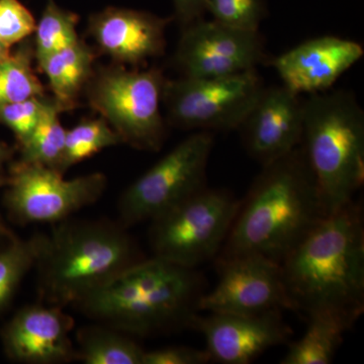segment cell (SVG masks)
Returning a JSON list of instances; mask_svg holds the SVG:
<instances>
[{"instance_id": "cell-1", "label": "cell", "mask_w": 364, "mask_h": 364, "mask_svg": "<svg viewBox=\"0 0 364 364\" xmlns=\"http://www.w3.org/2000/svg\"><path fill=\"white\" fill-rule=\"evenodd\" d=\"M291 310L354 324L364 309V229L352 200L323 218L279 263Z\"/></svg>"}, {"instance_id": "cell-2", "label": "cell", "mask_w": 364, "mask_h": 364, "mask_svg": "<svg viewBox=\"0 0 364 364\" xmlns=\"http://www.w3.org/2000/svg\"><path fill=\"white\" fill-rule=\"evenodd\" d=\"M328 215L299 147L263 166L220 250L219 261L258 255L280 263Z\"/></svg>"}, {"instance_id": "cell-3", "label": "cell", "mask_w": 364, "mask_h": 364, "mask_svg": "<svg viewBox=\"0 0 364 364\" xmlns=\"http://www.w3.org/2000/svg\"><path fill=\"white\" fill-rule=\"evenodd\" d=\"M198 289L193 268L154 256L117 273L74 306L93 322L147 337L189 326L198 311Z\"/></svg>"}, {"instance_id": "cell-4", "label": "cell", "mask_w": 364, "mask_h": 364, "mask_svg": "<svg viewBox=\"0 0 364 364\" xmlns=\"http://www.w3.org/2000/svg\"><path fill=\"white\" fill-rule=\"evenodd\" d=\"M54 225L51 233L38 235L35 263L39 298L48 305L75 306L142 260L121 223L69 218Z\"/></svg>"}, {"instance_id": "cell-5", "label": "cell", "mask_w": 364, "mask_h": 364, "mask_svg": "<svg viewBox=\"0 0 364 364\" xmlns=\"http://www.w3.org/2000/svg\"><path fill=\"white\" fill-rule=\"evenodd\" d=\"M299 149L328 214L351 203L364 179V114L345 91L303 102Z\"/></svg>"}, {"instance_id": "cell-6", "label": "cell", "mask_w": 364, "mask_h": 364, "mask_svg": "<svg viewBox=\"0 0 364 364\" xmlns=\"http://www.w3.org/2000/svg\"><path fill=\"white\" fill-rule=\"evenodd\" d=\"M240 202L229 191L203 188L151 220L155 257L195 268L214 257L226 240Z\"/></svg>"}, {"instance_id": "cell-7", "label": "cell", "mask_w": 364, "mask_h": 364, "mask_svg": "<svg viewBox=\"0 0 364 364\" xmlns=\"http://www.w3.org/2000/svg\"><path fill=\"white\" fill-rule=\"evenodd\" d=\"M165 82L156 69H107L91 83L90 104L122 142L136 149L157 151L165 136L161 114Z\"/></svg>"}, {"instance_id": "cell-8", "label": "cell", "mask_w": 364, "mask_h": 364, "mask_svg": "<svg viewBox=\"0 0 364 364\" xmlns=\"http://www.w3.org/2000/svg\"><path fill=\"white\" fill-rule=\"evenodd\" d=\"M213 136L198 132L182 141L124 191L119 202L124 227L156 218L205 188Z\"/></svg>"}, {"instance_id": "cell-9", "label": "cell", "mask_w": 364, "mask_h": 364, "mask_svg": "<svg viewBox=\"0 0 364 364\" xmlns=\"http://www.w3.org/2000/svg\"><path fill=\"white\" fill-rule=\"evenodd\" d=\"M264 90L255 69L215 78L166 81L163 102L169 119L189 130L239 129Z\"/></svg>"}, {"instance_id": "cell-10", "label": "cell", "mask_w": 364, "mask_h": 364, "mask_svg": "<svg viewBox=\"0 0 364 364\" xmlns=\"http://www.w3.org/2000/svg\"><path fill=\"white\" fill-rule=\"evenodd\" d=\"M107 186L100 172L65 179L57 170L18 161L11 166L4 203L16 224H57L97 203Z\"/></svg>"}, {"instance_id": "cell-11", "label": "cell", "mask_w": 364, "mask_h": 364, "mask_svg": "<svg viewBox=\"0 0 364 364\" xmlns=\"http://www.w3.org/2000/svg\"><path fill=\"white\" fill-rule=\"evenodd\" d=\"M220 279L210 293L200 296L198 311L259 315L291 310L279 263L258 255L219 261Z\"/></svg>"}, {"instance_id": "cell-12", "label": "cell", "mask_w": 364, "mask_h": 364, "mask_svg": "<svg viewBox=\"0 0 364 364\" xmlns=\"http://www.w3.org/2000/svg\"><path fill=\"white\" fill-rule=\"evenodd\" d=\"M263 58L259 33L202 18L184 26L176 61L186 77L215 78L252 70Z\"/></svg>"}, {"instance_id": "cell-13", "label": "cell", "mask_w": 364, "mask_h": 364, "mask_svg": "<svg viewBox=\"0 0 364 364\" xmlns=\"http://www.w3.org/2000/svg\"><path fill=\"white\" fill-rule=\"evenodd\" d=\"M74 318L61 306L41 303L23 306L0 332L6 358L26 364L75 360L70 333Z\"/></svg>"}, {"instance_id": "cell-14", "label": "cell", "mask_w": 364, "mask_h": 364, "mask_svg": "<svg viewBox=\"0 0 364 364\" xmlns=\"http://www.w3.org/2000/svg\"><path fill=\"white\" fill-rule=\"evenodd\" d=\"M279 312L259 315L196 314L189 327L202 333L212 359L225 364H248L267 349L286 343L291 336V328Z\"/></svg>"}, {"instance_id": "cell-15", "label": "cell", "mask_w": 364, "mask_h": 364, "mask_svg": "<svg viewBox=\"0 0 364 364\" xmlns=\"http://www.w3.org/2000/svg\"><path fill=\"white\" fill-rule=\"evenodd\" d=\"M303 121V102L282 85L263 90L239 129L249 154L265 166L299 147Z\"/></svg>"}, {"instance_id": "cell-16", "label": "cell", "mask_w": 364, "mask_h": 364, "mask_svg": "<svg viewBox=\"0 0 364 364\" xmlns=\"http://www.w3.org/2000/svg\"><path fill=\"white\" fill-rule=\"evenodd\" d=\"M354 41L332 36L306 41L273 62L284 87L296 95L325 92L344 72L363 58Z\"/></svg>"}, {"instance_id": "cell-17", "label": "cell", "mask_w": 364, "mask_h": 364, "mask_svg": "<svg viewBox=\"0 0 364 364\" xmlns=\"http://www.w3.org/2000/svg\"><path fill=\"white\" fill-rule=\"evenodd\" d=\"M168 21L146 11L107 7L91 16L88 31L112 59L140 64L164 52Z\"/></svg>"}, {"instance_id": "cell-18", "label": "cell", "mask_w": 364, "mask_h": 364, "mask_svg": "<svg viewBox=\"0 0 364 364\" xmlns=\"http://www.w3.org/2000/svg\"><path fill=\"white\" fill-rule=\"evenodd\" d=\"M75 360L85 364H143L145 350L131 335L95 322L76 333Z\"/></svg>"}, {"instance_id": "cell-19", "label": "cell", "mask_w": 364, "mask_h": 364, "mask_svg": "<svg viewBox=\"0 0 364 364\" xmlns=\"http://www.w3.org/2000/svg\"><path fill=\"white\" fill-rule=\"evenodd\" d=\"M93 59L90 48L78 40L39 61L41 69L49 80L55 100L63 109L71 107L74 98L90 79Z\"/></svg>"}, {"instance_id": "cell-20", "label": "cell", "mask_w": 364, "mask_h": 364, "mask_svg": "<svg viewBox=\"0 0 364 364\" xmlns=\"http://www.w3.org/2000/svg\"><path fill=\"white\" fill-rule=\"evenodd\" d=\"M352 323L331 314H318L309 317L306 332L289 345L282 364H328L331 363L337 350L343 342L347 330Z\"/></svg>"}, {"instance_id": "cell-21", "label": "cell", "mask_w": 364, "mask_h": 364, "mask_svg": "<svg viewBox=\"0 0 364 364\" xmlns=\"http://www.w3.org/2000/svg\"><path fill=\"white\" fill-rule=\"evenodd\" d=\"M62 109L63 107L56 100H48L37 126L20 146V162L42 165L60 172L67 132L60 122Z\"/></svg>"}, {"instance_id": "cell-22", "label": "cell", "mask_w": 364, "mask_h": 364, "mask_svg": "<svg viewBox=\"0 0 364 364\" xmlns=\"http://www.w3.org/2000/svg\"><path fill=\"white\" fill-rule=\"evenodd\" d=\"M33 48L28 42L0 62V107L33 97H44V86L33 73Z\"/></svg>"}, {"instance_id": "cell-23", "label": "cell", "mask_w": 364, "mask_h": 364, "mask_svg": "<svg viewBox=\"0 0 364 364\" xmlns=\"http://www.w3.org/2000/svg\"><path fill=\"white\" fill-rule=\"evenodd\" d=\"M38 250V235L28 240L14 236L0 246V314L11 303L28 272L35 268Z\"/></svg>"}, {"instance_id": "cell-24", "label": "cell", "mask_w": 364, "mask_h": 364, "mask_svg": "<svg viewBox=\"0 0 364 364\" xmlns=\"http://www.w3.org/2000/svg\"><path fill=\"white\" fill-rule=\"evenodd\" d=\"M121 143H123L121 136L104 119H90L76 124L66 132L65 147L60 172L64 174L74 165Z\"/></svg>"}, {"instance_id": "cell-25", "label": "cell", "mask_w": 364, "mask_h": 364, "mask_svg": "<svg viewBox=\"0 0 364 364\" xmlns=\"http://www.w3.org/2000/svg\"><path fill=\"white\" fill-rule=\"evenodd\" d=\"M77 21L75 14L49 0L36 26L35 55L38 62L77 42Z\"/></svg>"}, {"instance_id": "cell-26", "label": "cell", "mask_w": 364, "mask_h": 364, "mask_svg": "<svg viewBox=\"0 0 364 364\" xmlns=\"http://www.w3.org/2000/svg\"><path fill=\"white\" fill-rule=\"evenodd\" d=\"M205 11L223 25L257 32L264 14V0H205Z\"/></svg>"}, {"instance_id": "cell-27", "label": "cell", "mask_w": 364, "mask_h": 364, "mask_svg": "<svg viewBox=\"0 0 364 364\" xmlns=\"http://www.w3.org/2000/svg\"><path fill=\"white\" fill-rule=\"evenodd\" d=\"M48 100L44 97H33L23 102L0 107V124L9 129L20 146L28 140L37 126Z\"/></svg>"}, {"instance_id": "cell-28", "label": "cell", "mask_w": 364, "mask_h": 364, "mask_svg": "<svg viewBox=\"0 0 364 364\" xmlns=\"http://www.w3.org/2000/svg\"><path fill=\"white\" fill-rule=\"evenodd\" d=\"M33 14L18 0H0V40L9 47L35 33Z\"/></svg>"}, {"instance_id": "cell-29", "label": "cell", "mask_w": 364, "mask_h": 364, "mask_svg": "<svg viewBox=\"0 0 364 364\" xmlns=\"http://www.w3.org/2000/svg\"><path fill=\"white\" fill-rule=\"evenodd\" d=\"M212 360L208 350L186 346H171L145 351L143 364H205Z\"/></svg>"}, {"instance_id": "cell-30", "label": "cell", "mask_w": 364, "mask_h": 364, "mask_svg": "<svg viewBox=\"0 0 364 364\" xmlns=\"http://www.w3.org/2000/svg\"><path fill=\"white\" fill-rule=\"evenodd\" d=\"M173 4L176 18L183 26L200 20L205 11V0H173Z\"/></svg>"}, {"instance_id": "cell-31", "label": "cell", "mask_w": 364, "mask_h": 364, "mask_svg": "<svg viewBox=\"0 0 364 364\" xmlns=\"http://www.w3.org/2000/svg\"><path fill=\"white\" fill-rule=\"evenodd\" d=\"M13 157V150L6 144L0 142V169Z\"/></svg>"}, {"instance_id": "cell-32", "label": "cell", "mask_w": 364, "mask_h": 364, "mask_svg": "<svg viewBox=\"0 0 364 364\" xmlns=\"http://www.w3.org/2000/svg\"><path fill=\"white\" fill-rule=\"evenodd\" d=\"M14 236V235L11 233V230L6 226V224H4L1 218H0V246L4 245V244L11 240Z\"/></svg>"}, {"instance_id": "cell-33", "label": "cell", "mask_w": 364, "mask_h": 364, "mask_svg": "<svg viewBox=\"0 0 364 364\" xmlns=\"http://www.w3.org/2000/svg\"><path fill=\"white\" fill-rule=\"evenodd\" d=\"M11 47H9V45H6V43H4L0 40V62L9 58V57L11 56Z\"/></svg>"}, {"instance_id": "cell-34", "label": "cell", "mask_w": 364, "mask_h": 364, "mask_svg": "<svg viewBox=\"0 0 364 364\" xmlns=\"http://www.w3.org/2000/svg\"><path fill=\"white\" fill-rule=\"evenodd\" d=\"M7 184H9V176H6L0 172V188H6Z\"/></svg>"}]
</instances>
